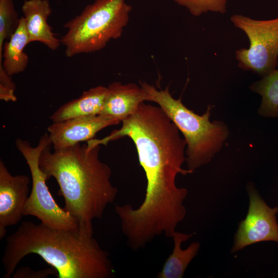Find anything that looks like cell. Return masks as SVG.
Masks as SVG:
<instances>
[{
	"label": "cell",
	"instance_id": "1",
	"mask_svg": "<svg viewBox=\"0 0 278 278\" xmlns=\"http://www.w3.org/2000/svg\"><path fill=\"white\" fill-rule=\"evenodd\" d=\"M122 126L101 139H91L89 147L129 137L135 146L147 186L144 200L137 208L129 204L116 205L122 232L131 242L145 246L156 236L172 237L178 223L186 215L183 202L188 192L178 187V174L193 172L182 168L186 161V142L180 131L159 107L142 103Z\"/></svg>",
	"mask_w": 278,
	"mask_h": 278
},
{
	"label": "cell",
	"instance_id": "2",
	"mask_svg": "<svg viewBox=\"0 0 278 278\" xmlns=\"http://www.w3.org/2000/svg\"><path fill=\"white\" fill-rule=\"evenodd\" d=\"M91 234L24 221L7 239L2 258L4 278H10L26 256H41L58 278H110L114 270L109 253Z\"/></svg>",
	"mask_w": 278,
	"mask_h": 278
},
{
	"label": "cell",
	"instance_id": "3",
	"mask_svg": "<svg viewBox=\"0 0 278 278\" xmlns=\"http://www.w3.org/2000/svg\"><path fill=\"white\" fill-rule=\"evenodd\" d=\"M50 146L42 151L40 167L48 179H56L63 208L76 220L79 230L93 234L92 221L102 218L118 191L110 180L111 168L99 159L100 145L79 143L52 151Z\"/></svg>",
	"mask_w": 278,
	"mask_h": 278
},
{
	"label": "cell",
	"instance_id": "4",
	"mask_svg": "<svg viewBox=\"0 0 278 278\" xmlns=\"http://www.w3.org/2000/svg\"><path fill=\"white\" fill-rule=\"evenodd\" d=\"M141 86L147 93L148 101L157 103L183 134L186 142L188 169L194 172L209 163L221 150L230 134L224 122L210 121L212 107L208 106L203 115H199L187 108L181 98H174L168 86L158 90L146 82H141Z\"/></svg>",
	"mask_w": 278,
	"mask_h": 278
},
{
	"label": "cell",
	"instance_id": "5",
	"mask_svg": "<svg viewBox=\"0 0 278 278\" xmlns=\"http://www.w3.org/2000/svg\"><path fill=\"white\" fill-rule=\"evenodd\" d=\"M126 0H95L63 26L61 40L67 57L99 51L120 38L131 11Z\"/></svg>",
	"mask_w": 278,
	"mask_h": 278
},
{
	"label": "cell",
	"instance_id": "6",
	"mask_svg": "<svg viewBox=\"0 0 278 278\" xmlns=\"http://www.w3.org/2000/svg\"><path fill=\"white\" fill-rule=\"evenodd\" d=\"M18 150L24 158L31 175L32 187L24 210V215L37 217L43 224L59 229L79 230L76 220L57 203L49 190L46 181L48 179L39 166V159L43 150L51 143L47 133L40 138L33 147L27 140L18 138Z\"/></svg>",
	"mask_w": 278,
	"mask_h": 278
},
{
	"label": "cell",
	"instance_id": "7",
	"mask_svg": "<svg viewBox=\"0 0 278 278\" xmlns=\"http://www.w3.org/2000/svg\"><path fill=\"white\" fill-rule=\"evenodd\" d=\"M230 20L246 33L250 43L235 53L238 66L262 77L274 71L278 65V18L258 20L234 14Z\"/></svg>",
	"mask_w": 278,
	"mask_h": 278
},
{
	"label": "cell",
	"instance_id": "8",
	"mask_svg": "<svg viewBox=\"0 0 278 278\" xmlns=\"http://www.w3.org/2000/svg\"><path fill=\"white\" fill-rule=\"evenodd\" d=\"M249 207L245 219L240 222L234 237L231 252L258 242H278V224L276 215L278 207L271 208L261 198L254 184L247 185Z\"/></svg>",
	"mask_w": 278,
	"mask_h": 278
},
{
	"label": "cell",
	"instance_id": "9",
	"mask_svg": "<svg viewBox=\"0 0 278 278\" xmlns=\"http://www.w3.org/2000/svg\"><path fill=\"white\" fill-rule=\"evenodd\" d=\"M30 178L24 175L13 176L0 160V239L6 228L17 224L24 216L29 194Z\"/></svg>",
	"mask_w": 278,
	"mask_h": 278
},
{
	"label": "cell",
	"instance_id": "10",
	"mask_svg": "<svg viewBox=\"0 0 278 278\" xmlns=\"http://www.w3.org/2000/svg\"><path fill=\"white\" fill-rule=\"evenodd\" d=\"M120 121L101 114L77 117L53 123L47 127L48 134L54 149L75 145L94 138L100 130Z\"/></svg>",
	"mask_w": 278,
	"mask_h": 278
},
{
	"label": "cell",
	"instance_id": "11",
	"mask_svg": "<svg viewBox=\"0 0 278 278\" xmlns=\"http://www.w3.org/2000/svg\"><path fill=\"white\" fill-rule=\"evenodd\" d=\"M108 92L100 114L108 116L120 122L137 109L148 95L142 86L135 83L114 82L108 86Z\"/></svg>",
	"mask_w": 278,
	"mask_h": 278
},
{
	"label": "cell",
	"instance_id": "12",
	"mask_svg": "<svg viewBox=\"0 0 278 278\" xmlns=\"http://www.w3.org/2000/svg\"><path fill=\"white\" fill-rule=\"evenodd\" d=\"M51 11L49 0H26L22 6L29 43L39 42L55 50L61 43L48 23Z\"/></svg>",
	"mask_w": 278,
	"mask_h": 278
},
{
	"label": "cell",
	"instance_id": "13",
	"mask_svg": "<svg viewBox=\"0 0 278 278\" xmlns=\"http://www.w3.org/2000/svg\"><path fill=\"white\" fill-rule=\"evenodd\" d=\"M108 87L98 85L84 91L78 98L60 107L50 116L53 123L71 118L100 114L108 92Z\"/></svg>",
	"mask_w": 278,
	"mask_h": 278
},
{
	"label": "cell",
	"instance_id": "14",
	"mask_svg": "<svg viewBox=\"0 0 278 278\" xmlns=\"http://www.w3.org/2000/svg\"><path fill=\"white\" fill-rule=\"evenodd\" d=\"M28 44L25 22L22 16L17 28L4 43L2 58L0 60V65L10 76L22 73L26 70L29 59L24 49Z\"/></svg>",
	"mask_w": 278,
	"mask_h": 278
},
{
	"label": "cell",
	"instance_id": "15",
	"mask_svg": "<svg viewBox=\"0 0 278 278\" xmlns=\"http://www.w3.org/2000/svg\"><path fill=\"white\" fill-rule=\"evenodd\" d=\"M193 234H184L175 231L172 238L174 247L172 252L165 262L162 270L158 273V278H182L192 260L197 255L200 243L192 242L183 250L181 244L188 240Z\"/></svg>",
	"mask_w": 278,
	"mask_h": 278
},
{
	"label": "cell",
	"instance_id": "16",
	"mask_svg": "<svg viewBox=\"0 0 278 278\" xmlns=\"http://www.w3.org/2000/svg\"><path fill=\"white\" fill-rule=\"evenodd\" d=\"M250 89L262 97L258 114L265 117H278V68L253 83Z\"/></svg>",
	"mask_w": 278,
	"mask_h": 278
},
{
	"label": "cell",
	"instance_id": "17",
	"mask_svg": "<svg viewBox=\"0 0 278 278\" xmlns=\"http://www.w3.org/2000/svg\"><path fill=\"white\" fill-rule=\"evenodd\" d=\"M20 20L13 0H0V60L4 43L17 28Z\"/></svg>",
	"mask_w": 278,
	"mask_h": 278
},
{
	"label": "cell",
	"instance_id": "18",
	"mask_svg": "<svg viewBox=\"0 0 278 278\" xmlns=\"http://www.w3.org/2000/svg\"><path fill=\"white\" fill-rule=\"evenodd\" d=\"M180 6L185 8L195 16L208 12L224 13L228 0H175Z\"/></svg>",
	"mask_w": 278,
	"mask_h": 278
},
{
	"label": "cell",
	"instance_id": "19",
	"mask_svg": "<svg viewBox=\"0 0 278 278\" xmlns=\"http://www.w3.org/2000/svg\"><path fill=\"white\" fill-rule=\"evenodd\" d=\"M15 84L0 65V99L6 102H15L16 96L15 95Z\"/></svg>",
	"mask_w": 278,
	"mask_h": 278
},
{
	"label": "cell",
	"instance_id": "20",
	"mask_svg": "<svg viewBox=\"0 0 278 278\" xmlns=\"http://www.w3.org/2000/svg\"><path fill=\"white\" fill-rule=\"evenodd\" d=\"M56 270L52 269H46L34 271L27 267H23L18 269L13 273L12 277L14 278H44L50 274H56ZM57 276V274H56Z\"/></svg>",
	"mask_w": 278,
	"mask_h": 278
}]
</instances>
